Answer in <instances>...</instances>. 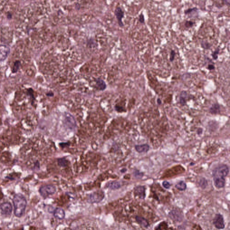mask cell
<instances>
[{"label":"cell","instance_id":"cell-32","mask_svg":"<svg viewBox=\"0 0 230 230\" xmlns=\"http://www.w3.org/2000/svg\"><path fill=\"white\" fill-rule=\"evenodd\" d=\"M223 2L225 3V4L226 5H228V6H230V3L229 1H224Z\"/></svg>","mask_w":230,"mask_h":230},{"label":"cell","instance_id":"cell-11","mask_svg":"<svg viewBox=\"0 0 230 230\" xmlns=\"http://www.w3.org/2000/svg\"><path fill=\"white\" fill-rule=\"evenodd\" d=\"M170 217L174 220L180 221L183 219V215L177 210H172L170 213Z\"/></svg>","mask_w":230,"mask_h":230},{"label":"cell","instance_id":"cell-15","mask_svg":"<svg viewBox=\"0 0 230 230\" xmlns=\"http://www.w3.org/2000/svg\"><path fill=\"white\" fill-rule=\"evenodd\" d=\"M96 87L100 91H103L106 88V84L104 81L100 78L97 79L95 80Z\"/></svg>","mask_w":230,"mask_h":230},{"label":"cell","instance_id":"cell-29","mask_svg":"<svg viewBox=\"0 0 230 230\" xmlns=\"http://www.w3.org/2000/svg\"><path fill=\"white\" fill-rule=\"evenodd\" d=\"M162 185L166 189H169L170 187V184L166 181H165L163 182Z\"/></svg>","mask_w":230,"mask_h":230},{"label":"cell","instance_id":"cell-28","mask_svg":"<svg viewBox=\"0 0 230 230\" xmlns=\"http://www.w3.org/2000/svg\"><path fill=\"white\" fill-rule=\"evenodd\" d=\"M139 21L141 23V24H144L145 22V18H144V14H143V13H142L141 14H140L139 15Z\"/></svg>","mask_w":230,"mask_h":230},{"label":"cell","instance_id":"cell-6","mask_svg":"<svg viewBox=\"0 0 230 230\" xmlns=\"http://www.w3.org/2000/svg\"><path fill=\"white\" fill-rule=\"evenodd\" d=\"M213 223L218 229H223L225 227L223 216L220 214H217L213 220Z\"/></svg>","mask_w":230,"mask_h":230},{"label":"cell","instance_id":"cell-22","mask_svg":"<svg viewBox=\"0 0 230 230\" xmlns=\"http://www.w3.org/2000/svg\"><path fill=\"white\" fill-rule=\"evenodd\" d=\"M201 47L205 50H209L211 48L212 44L206 41H202L201 42Z\"/></svg>","mask_w":230,"mask_h":230},{"label":"cell","instance_id":"cell-21","mask_svg":"<svg viewBox=\"0 0 230 230\" xmlns=\"http://www.w3.org/2000/svg\"><path fill=\"white\" fill-rule=\"evenodd\" d=\"M67 160L65 158H60L58 159V163L59 166L61 167H65L67 166Z\"/></svg>","mask_w":230,"mask_h":230},{"label":"cell","instance_id":"cell-7","mask_svg":"<svg viewBox=\"0 0 230 230\" xmlns=\"http://www.w3.org/2000/svg\"><path fill=\"white\" fill-rule=\"evenodd\" d=\"M0 209L2 214L5 215H10L12 211V206L9 202H4L0 205Z\"/></svg>","mask_w":230,"mask_h":230},{"label":"cell","instance_id":"cell-27","mask_svg":"<svg viewBox=\"0 0 230 230\" xmlns=\"http://www.w3.org/2000/svg\"><path fill=\"white\" fill-rule=\"evenodd\" d=\"M175 55V51L174 50L171 51L170 54V60L171 62H172L174 61Z\"/></svg>","mask_w":230,"mask_h":230},{"label":"cell","instance_id":"cell-8","mask_svg":"<svg viewBox=\"0 0 230 230\" xmlns=\"http://www.w3.org/2000/svg\"><path fill=\"white\" fill-rule=\"evenodd\" d=\"M10 51V48L7 45H0V62L6 60Z\"/></svg>","mask_w":230,"mask_h":230},{"label":"cell","instance_id":"cell-13","mask_svg":"<svg viewBox=\"0 0 230 230\" xmlns=\"http://www.w3.org/2000/svg\"><path fill=\"white\" fill-rule=\"evenodd\" d=\"M213 181L214 185L217 188H222L225 184V178H213Z\"/></svg>","mask_w":230,"mask_h":230},{"label":"cell","instance_id":"cell-33","mask_svg":"<svg viewBox=\"0 0 230 230\" xmlns=\"http://www.w3.org/2000/svg\"><path fill=\"white\" fill-rule=\"evenodd\" d=\"M157 103H158V104H159V105H160V104H161V100H160V99H159V98H157Z\"/></svg>","mask_w":230,"mask_h":230},{"label":"cell","instance_id":"cell-14","mask_svg":"<svg viewBox=\"0 0 230 230\" xmlns=\"http://www.w3.org/2000/svg\"><path fill=\"white\" fill-rule=\"evenodd\" d=\"M136 150L137 152L139 153H142V152H147L149 150V145L142 144L139 145H136L135 147Z\"/></svg>","mask_w":230,"mask_h":230},{"label":"cell","instance_id":"cell-1","mask_svg":"<svg viewBox=\"0 0 230 230\" xmlns=\"http://www.w3.org/2000/svg\"><path fill=\"white\" fill-rule=\"evenodd\" d=\"M13 203L14 214L17 217H21L23 215L26 208L27 202L25 197L21 194H17L13 198Z\"/></svg>","mask_w":230,"mask_h":230},{"label":"cell","instance_id":"cell-25","mask_svg":"<svg viewBox=\"0 0 230 230\" xmlns=\"http://www.w3.org/2000/svg\"><path fill=\"white\" fill-rule=\"evenodd\" d=\"M198 10V8L196 7H193V8H189V9H186L184 10V13L185 14H191L193 12H196Z\"/></svg>","mask_w":230,"mask_h":230},{"label":"cell","instance_id":"cell-18","mask_svg":"<svg viewBox=\"0 0 230 230\" xmlns=\"http://www.w3.org/2000/svg\"><path fill=\"white\" fill-rule=\"evenodd\" d=\"M187 96V93L186 91H182L180 94V104L182 106H184L186 104V97Z\"/></svg>","mask_w":230,"mask_h":230},{"label":"cell","instance_id":"cell-16","mask_svg":"<svg viewBox=\"0 0 230 230\" xmlns=\"http://www.w3.org/2000/svg\"><path fill=\"white\" fill-rule=\"evenodd\" d=\"M136 220L137 222L141 225L145 227H149V224L148 221L146 220L145 218L144 217H141L137 216L136 217Z\"/></svg>","mask_w":230,"mask_h":230},{"label":"cell","instance_id":"cell-26","mask_svg":"<svg viewBox=\"0 0 230 230\" xmlns=\"http://www.w3.org/2000/svg\"><path fill=\"white\" fill-rule=\"evenodd\" d=\"M194 24V23L193 22L191 21L187 20L185 22V26L186 27V28L189 29V28L192 27L193 26Z\"/></svg>","mask_w":230,"mask_h":230},{"label":"cell","instance_id":"cell-31","mask_svg":"<svg viewBox=\"0 0 230 230\" xmlns=\"http://www.w3.org/2000/svg\"><path fill=\"white\" fill-rule=\"evenodd\" d=\"M207 69L209 70H213L215 69V66L213 65H209L207 67Z\"/></svg>","mask_w":230,"mask_h":230},{"label":"cell","instance_id":"cell-24","mask_svg":"<svg viewBox=\"0 0 230 230\" xmlns=\"http://www.w3.org/2000/svg\"><path fill=\"white\" fill-rule=\"evenodd\" d=\"M219 51H220V50H219V48H217L215 51L213 52L211 55H212L213 60H217L218 59V55L219 54Z\"/></svg>","mask_w":230,"mask_h":230},{"label":"cell","instance_id":"cell-23","mask_svg":"<svg viewBox=\"0 0 230 230\" xmlns=\"http://www.w3.org/2000/svg\"><path fill=\"white\" fill-rule=\"evenodd\" d=\"M200 186L203 189L206 188V186L207 185V181L205 178H202L200 180L199 183Z\"/></svg>","mask_w":230,"mask_h":230},{"label":"cell","instance_id":"cell-5","mask_svg":"<svg viewBox=\"0 0 230 230\" xmlns=\"http://www.w3.org/2000/svg\"><path fill=\"white\" fill-rule=\"evenodd\" d=\"M104 194L102 192H96L91 194L88 198V201L92 203H98L104 198Z\"/></svg>","mask_w":230,"mask_h":230},{"label":"cell","instance_id":"cell-3","mask_svg":"<svg viewBox=\"0 0 230 230\" xmlns=\"http://www.w3.org/2000/svg\"><path fill=\"white\" fill-rule=\"evenodd\" d=\"M56 190V187L53 185H44L41 186L40 188L39 192L41 196L44 198H46L55 193Z\"/></svg>","mask_w":230,"mask_h":230},{"label":"cell","instance_id":"cell-17","mask_svg":"<svg viewBox=\"0 0 230 230\" xmlns=\"http://www.w3.org/2000/svg\"><path fill=\"white\" fill-rule=\"evenodd\" d=\"M107 187L111 189H118L121 187V184L117 181H113V182H109L107 184Z\"/></svg>","mask_w":230,"mask_h":230},{"label":"cell","instance_id":"cell-9","mask_svg":"<svg viewBox=\"0 0 230 230\" xmlns=\"http://www.w3.org/2000/svg\"><path fill=\"white\" fill-rule=\"evenodd\" d=\"M115 14L117 17L119 25L121 27H123L124 24L122 22V18L124 16V12L120 7H118L116 8L115 10Z\"/></svg>","mask_w":230,"mask_h":230},{"label":"cell","instance_id":"cell-20","mask_svg":"<svg viewBox=\"0 0 230 230\" xmlns=\"http://www.w3.org/2000/svg\"><path fill=\"white\" fill-rule=\"evenodd\" d=\"M175 187L179 190L184 191L186 189V184L183 181H180V182L176 184Z\"/></svg>","mask_w":230,"mask_h":230},{"label":"cell","instance_id":"cell-30","mask_svg":"<svg viewBox=\"0 0 230 230\" xmlns=\"http://www.w3.org/2000/svg\"><path fill=\"white\" fill-rule=\"evenodd\" d=\"M143 175H143V174H142V173L139 172V171H136L134 173V176H135L136 178H141L143 177Z\"/></svg>","mask_w":230,"mask_h":230},{"label":"cell","instance_id":"cell-2","mask_svg":"<svg viewBox=\"0 0 230 230\" xmlns=\"http://www.w3.org/2000/svg\"><path fill=\"white\" fill-rule=\"evenodd\" d=\"M229 172L228 167L226 165H222L213 170V178H225Z\"/></svg>","mask_w":230,"mask_h":230},{"label":"cell","instance_id":"cell-19","mask_svg":"<svg viewBox=\"0 0 230 230\" xmlns=\"http://www.w3.org/2000/svg\"><path fill=\"white\" fill-rule=\"evenodd\" d=\"M220 111V105L217 103H215L210 107V112L212 114H217Z\"/></svg>","mask_w":230,"mask_h":230},{"label":"cell","instance_id":"cell-10","mask_svg":"<svg viewBox=\"0 0 230 230\" xmlns=\"http://www.w3.org/2000/svg\"><path fill=\"white\" fill-rule=\"evenodd\" d=\"M134 192L136 195L142 199H144L145 197V188L144 186H139L136 187Z\"/></svg>","mask_w":230,"mask_h":230},{"label":"cell","instance_id":"cell-4","mask_svg":"<svg viewBox=\"0 0 230 230\" xmlns=\"http://www.w3.org/2000/svg\"><path fill=\"white\" fill-rule=\"evenodd\" d=\"M64 124L69 129H73L76 127V124L74 118L68 113L65 114Z\"/></svg>","mask_w":230,"mask_h":230},{"label":"cell","instance_id":"cell-12","mask_svg":"<svg viewBox=\"0 0 230 230\" xmlns=\"http://www.w3.org/2000/svg\"><path fill=\"white\" fill-rule=\"evenodd\" d=\"M54 215L55 218L62 220L65 218V211L63 209L60 208H57L55 210L54 212Z\"/></svg>","mask_w":230,"mask_h":230}]
</instances>
